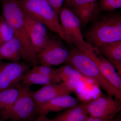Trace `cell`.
<instances>
[{
	"label": "cell",
	"instance_id": "5",
	"mask_svg": "<svg viewBox=\"0 0 121 121\" xmlns=\"http://www.w3.org/2000/svg\"><path fill=\"white\" fill-rule=\"evenodd\" d=\"M20 92L17 99L5 120L13 121H31L38 114L37 104L33 96L30 87L22 84L17 86Z\"/></svg>",
	"mask_w": 121,
	"mask_h": 121
},
{
	"label": "cell",
	"instance_id": "4",
	"mask_svg": "<svg viewBox=\"0 0 121 121\" xmlns=\"http://www.w3.org/2000/svg\"><path fill=\"white\" fill-rule=\"evenodd\" d=\"M19 2L25 14L43 24L65 41L58 14L47 0H19Z\"/></svg>",
	"mask_w": 121,
	"mask_h": 121
},
{
	"label": "cell",
	"instance_id": "26",
	"mask_svg": "<svg viewBox=\"0 0 121 121\" xmlns=\"http://www.w3.org/2000/svg\"><path fill=\"white\" fill-rule=\"evenodd\" d=\"M35 121H51V119L47 117L46 115H39Z\"/></svg>",
	"mask_w": 121,
	"mask_h": 121
},
{
	"label": "cell",
	"instance_id": "25",
	"mask_svg": "<svg viewBox=\"0 0 121 121\" xmlns=\"http://www.w3.org/2000/svg\"><path fill=\"white\" fill-rule=\"evenodd\" d=\"M114 118H101L89 116L84 121H111Z\"/></svg>",
	"mask_w": 121,
	"mask_h": 121
},
{
	"label": "cell",
	"instance_id": "3",
	"mask_svg": "<svg viewBox=\"0 0 121 121\" xmlns=\"http://www.w3.org/2000/svg\"><path fill=\"white\" fill-rule=\"evenodd\" d=\"M69 50V57L65 64L76 69L83 76L94 80L108 95L121 101L116 90L104 78L94 60L74 46Z\"/></svg>",
	"mask_w": 121,
	"mask_h": 121
},
{
	"label": "cell",
	"instance_id": "1",
	"mask_svg": "<svg viewBox=\"0 0 121 121\" xmlns=\"http://www.w3.org/2000/svg\"><path fill=\"white\" fill-rule=\"evenodd\" d=\"M2 15L13 28L15 37L20 43L22 59L33 66L39 64L37 54L30 41L24 23V12L19 0L1 1Z\"/></svg>",
	"mask_w": 121,
	"mask_h": 121
},
{
	"label": "cell",
	"instance_id": "29",
	"mask_svg": "<svg viewBox=\"0 0 121 121\" xmlns=\"http://www.w3.org/2000/svg\"><path fill=\"white\" fill-rule=\"evenodd\" d=\"M4 0H1V1H4Z\"/></svg>",
	"mask_w": 121,
	"mask_h": 121
},
{
	"label": "cell",
	"instance_id": "30",
	"mask_svg": "<svg viewBox=\"0 0 121 121\" xmlns=\"http://www.w3.org/2000/svg\"><path fill=\"white\" fill-rule=\"evenodd\" d=\"M0 121H1L0 119Z\"/></svg>",
	"mask_w": 121,
	"mask_h": 121
},
{
	"label": "cell",
	"instance_id": "6",
	"mask_svg": "<svg viewBox=\"0 0 121 121\" xmlns=\"http://www.w3.org/2000/svg\"><path fill=\"white\" fill-rule=\"evenodd\" d=\"M77 48L94 61L104 78L114 87L121 98V77L113 65L97 48L93 47L87 42Z\"/></svg>",
	"mask_w": 121,
	"mask_h": 121
},
{
	"label": "cell",
	"instance_id": "12",
	"mask_svg": "<svg viewBox=\"0 0 121 121\" xmlns=\"http://www.w3.org/2000/svg\"><path fill=\"white\" fill-rule=\"evenodd\" d=\"M67 7L78 17L81 27L100 15L98 0H72Z\"/></svg>",
	"mask_w": 121,
	"mask_h": 121
},
{
	"label": "cell",
	"instance_id": "10",
	"mask_svg": "<svg viewBox=\"0 0 121 121\" xmlns=\"http://www.w3.org/2000/svg\"><path fill=\"white\" fill-rule=\"evenodd\" d=\"M29 69L26 63L0 60V91L17 86Z\"/></svg>",
	"mask_w": 121,
	"mask_h": 121
},
{
	"label": "cell",
	"instance_id": "7",
	"mask_svg": "<svg viewBox=\"0 0 121 121\" xmlns=\"http://www.w3.org/2000/svg\"><path fill=\"white\" fill-rule=\"evenodd\" d=\"M61 29L69 44L78 47L86 42L81 31V25L78 17L67 7H62L59 13Z\"/></svg>",
	"mask_w": 121,
	"mask_h": 121
},
{
	"label": "cell",
	"instance_id": "19",
	"mask_svg": "<svg viewBox=\"0 0 121 121\" xmlns=\"http://www.w3.org/2000/svg\"><path fill=\"white\" fill-rule=\"evenodd\" d=\"M56 70L62 82L67 83L72 87V84L82 80L83 76L76 69L67 64L61 66Z\"/></svg>",
	"mask_w": 121,
	"mask_h": 121
},
{
	"label": "cell",
	"instance_id": "15",
	"mask_svg": "<svg viewBox=\"0 0 121 121\" xmlns=\"http://www.w3.org/2000/svg\"><path fill=\"white\" fill-rule=\"evenodd\" d=\"M97 48L121 77V40L103 44Z\"/></svg>",
	"mask_w": 121,
	"mask_h": 121
},
{
	"label": "cell",
	"instance_id": "13",
	"mask_svg": "<svg viewBox=\"0 0 121 121\" xmlns=\"http://www.w3.org/2000/svg\"><path fill=\"white\" fill-rule=\"evenodd\" d=\"M73 91L69 85L62 82L44 85L35 91L33 96L37 106L59 96L68 95Z\"/></svg>",
	"mask_w": 121,
	"mask_h": 121
},
{
	"label": "cell",
	"instance_id": "14",
	"mask_svg": "<svg viewBox=\"0 0 121 121\" xmlns=\"http://www.w3.org/2000/svg\"><path fill=\"white\" fill-rule=\"evenodd\" d=\"M80 103L78 99L69 95L59 96L38 106V115L60 112Z\"/></svg>",
	"mask_w": 121,
	"mask_h": 121
},
{
	"label": "cell",
	"instance_id": "24",
	"mask_svg": "<svg viewBox=\"0 0 121 121\" xmlns=\"http://www.w3.org/2000/svg\"><path fill=\"white\" fill-rule=\"evenodd\" d=\"M52 7L55 11L59 14L61 9L63 7L65 0H47Z\"/></svg>",
	"mask_w": 121,
	"mask_h": 121
},
{
	"label": "cell",
	"instance_id": "8",
	"mask_svg": "<svg viewBox=\"0 0 121 121\" xmlns=\"http://www.w3.org/2000/svg\"><path fill=\"white\" fill-rule=\"evenodd\" d=\"M60 39L55 36L49 37L45 47L37 54L38 62L40 65L52 67L66 63L69 50Z\"/></svg>",
	"mask_w": 121,
	"mask_h": 121
},
{
	"label": "cell",
	"instance_id": "22",
	"mask_svg": "<svg viewBox=\"0 0 121 121\" xmlns=\"http://www.w3.org/2000/svg\"><path fill=\"white\" fill-rule=\"evenodd\" d=\"M32 69L49 78L53 83H59L62 82L56 69H54L51 67L37 65L33 66Z\"/></svg>",
	"mask_w": 121,
	"mask_h": 121
},
{
	"label": "cell",
	"instance_id": "27",
	"mask_svg": "<svg viewBox=\"0 0 121 121\" xmlns=\"http://www.w3.org/2000/svg\"><path fill=\"white\" fill-rule=\"evenodd\" d=\"M111 121H121V114L118 115Z\"/></svg>",
	"mask_w": 121,
	"mask_h": 121
},
{
	"label": "cell",
	"instance_id": "18",
	"mask_svg": "<svg viewBox=\"0 0 121 121\" xmlns=\"http://www.w3.org/2000/svg\"><path fill=\"white\" fill-rule=\"evenodd\" d=\"M19 92L17 86L0 91V114L3 119H5L17 99Z\"/></svg>",
	"mask_w": 121,
	"mask_h": 121
},
{
	"label": "cell",
	"instance_id": "11",
	"mask_svg": "<svg viewBox=\"0 0 121 121\" xmlns=\"http://www.w3.org/2000/svg\"><path fill=\"white\" fill-rule=\"evenodd\" d=\"M24 23L35 51L38 54L45 47L49 39L47 27L41 22L25 13Z\"/></svg>",
	"mask_w": 121,
	"mask_h": 121
},
{
	"label": "cell",
	"instance_id": "21",
	"mask_svg": "<svg viewBox=\"0 0 121 121\" xmlns=\"http://www.w3.org/2000/svg\"><path fill=\"white\" fill-rule=\"evenodd\" d=\"M14 37L13 28L1 15L0 16V46Z\"/></svg>",
	"mask_w": 121,
	"mask_h": 121
},
{
	"label": "cell",
	"instance_id": "28",
	"mask_svg": "<svg viewBox=\"0 0 121 121\" xmlns=\"http://www.w3.org/2000/svg\"><path fill=\"white\" fill-rule=\"evenodd\" d=\"M72 0H65L64 2H65V6H66V7L68 6V5L69 4L70 2H71Z\"/></svg>",
	"mask_w": 121,
	"mask_h": 121
},
{
	"label": "cell",
	"instance_id": "9",
	"mask_svg": "<svg viewBox=\"0 0 121 121\" xmlns=\"http://www.w3.org/2000/svg\"><path fill=\"white\" fill-rule=\"evenodd\" d=\"M83 103L89 116L91 117L114 118L121 110V101L108 95Z\"/></svg>",
	"mask_w": 121,
	"mask_h": 121
},
{
	"label": "cell",
	"instance_id": "20",
	"mask_svg": "<svg viewBox=\"0 0 121 121\" xmlns=\"http://www.w3.org/2000/svg\"><path fill=\"white\" fill-rule=\"evenodd\" d=\"M21 82L22 84L29 87L35 84L44 86L53 83L49 78L32 69L25 73Z\"/></svg>",
	"mask_w": 121,
	"mask_h": 121
},
{
	"label": "cell",
	"instance_id": "23",
	"mask_svg": "<svg viewBox=\"0 0 121 121\" xmlns=\"http://www.w3.org/2000/svg\"><path fill=\"white\" fill-rule=\"evenodd\" d=\"M100 12H112L121 7V0H99L98 2Z\"/></svg>",
	"mask_w": 121,
	"mask_h": 121
},
{
	"label": "cell",
	"instance_id": "16",
	"mask_svg": "<svg viewBox=\"0 0 121 121\" xmlns=\"http://www.w3.org/2000/svg\"><path fill=\"white\" fill-rule=\"evenodd\" d=\"M22 59L20 43L16 37L0 46V60L20 62Z\"/></svg>",
	"mask_w": 121,
	"mask_h": 121
},
{
	"label": "cell",
	"instance_id": "2",
	"mask_svg": "<svg viewBox=\"0 0 121 121\" xmlns=\"http://www.w3.org/2000/svg\"><path fill=\"white\" fill-rule=\"evenodd\" d=\"M84 35L86 41L97 48L103 44L121 40V16L111 13L93 20Z\"/></svg>",
	"mask_w": 121,
	"mask_h": 121
},
{
	"label": "cell",
	"instance_id": "17",
	"mask_svg": "<svg viewBox=\"0 0 121 121\" xmlns=\"http://www.w3.org/2000/svg\"><path fill=\"white\" fill-rule=\"evenodd\" d=\"M89 116L82 103L64 110L50 119L51 121H84Z\"/></svg>",
	"mask_w": 121,
	"mask_h": 121
}]
</instances>
